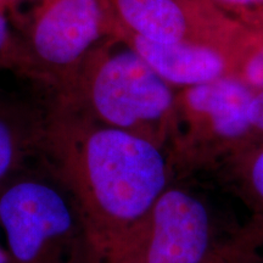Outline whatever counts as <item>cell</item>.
I'll return each instance as SVG.
<instances>
[{
	"instance_id": "obj_1",
	"label": "cell",
	"mask_w": 263,
	"mask_h": 263,
	"mask_svg": "<svg viewBox=\"0 0 263 263\" xmlns=\"http://www.w3.org/2000/svg\"><path fill=\"white\" fill-rule=\"evenodd\" d=\"M42 162L80 207L93 263H107L174 179L167 149L54 101L47 106Z\"/></svg>"
},
{
	"instance_id": "obj_2",
	"label": "cell",
	"mask_w": 263,
	"mask_h": 263,
	"mask_svg": "<svg viewBox=\"0 0 263 263\" xmlns=\"http://www.w3.org/2000/svg\"><path fill=\"white\" fill-rule=\"evenodd\" d=\"M51 101L164 149L170 141L172 88L129 45L110 52L94 49Z\"/></svg>"
},
{
	"instance_id": "obj_3",
	"label": "cell",
	"mask_w": 263,
	"mask_h": 263,
	"mask_svg": "<svg viewBox=\"0 0 263 263\" xmlns=\"http://www.w3.org/2000/svg\"><path fill=\"white\" fill-rule=\"evenodd\" d=\"M255 240L262 224H226L205 192L173 179L107 263H212Z\"/></svg>"
},
{
	"instance_id": "obj_4",
	"label": "cell",
	"mask_w": 263,
	"mask_h": 263,
	"mask_svg": "<svg viewBox=\"0 0 263 263\" xmlns=\"http://www.w3.org/2000/svg\"><path fill=\"white\" fill-rule=\"evenodd\" d=\"M9 263H93L80 207L44 162L0 184Z\"/></svg>"
},
{
	"instance_id": "obj_5",
	"label": "cell",
	"mask_w": 263,
	"mask_h": 263,
	"mask_svg": "<svg viewBox=\"0 0 263 263\" xmlns=\"http://www.w3.org/2000/svg\"><path fill=\"white\" fill-rule=\"evenodd\" d=\"M255 91L241 80L219 77L176 98L168 151L174 179L218 171L254 144L250 107Z\"/></svg>"
},
{
	"instance_id": "obj_6",
	"label": "cell",
	"mask_w": 263,
	"mask_h": 263,
	"mask_svg": "<svg viewBox=\"0 0 263 263\" xmlns=\"http://www.w3.org/2000/svg\"><path fill=\"white\" fill-rule=\"evenodd\" d=\"M107 28L104 0H42L29 31L28 52L34 70L54 76L55 89L60 90Z\"/></svg>"
},
{
	"instance_id": "obj_7",
	"label": "cell",
	"mask_w": 263,
	"mask_h": 263,
	"mask_svg": "<svg viewBox=\"0 0 263 263\" xmlns=\"http://www.w3.org/2000/svg\"><path fill=\"white\" fill-rule=\"evenodd\" d=\"M128 45L170 85L195 87L223 77L224 58L215 49L186 42L157 43L122 32Z\"/></svg>"
},
{
	"instance_id": "obj_8",
	"label": "cell",
	"mask_w": 263,
	"mask_h": 263,
	"mask_svg": "<svg viewBox=\"0 0 263 263\" xmlns=\"http://www.w3.org/2000/svg\"><path fill=\"white\" fill-rule=\"evenodd\" d=\"M47 107L35 108L0 91V184L42 160Z\"/></svg>"
},
{
	"instance_id": "obj_9",
	"label": "cell",
	"mask_w": 263,
	"mask_h": 263,
	"mask_svg": "<svg viewBox=\"0 0 263 263\" xmlns=\"http://www.w3.org/2000/svg\"><path fill=\"white\" fill-rule=\"evenodd\" d=\"M123 32L157 43L184 41L188 20L176 0H112Z\"/></svg>"
},
{
	"instance_id": "obj_10",
	"label": "cell",
	"mask_w": 263,
	"mask_h": 263,
	"mask_svg": "<svg viewBox=\"0 0 263 263\" xmlns=\"http://www.w3.org/2000/svg\"><path fill=\"white\" fill-rule=\"evenodd\" d=\"M217 172L222 188L244 202L252 221L263 224V143L246 147Z\"/></svg>"
},
{
	"instance_id": "obj_11",
	"label": "cell",
	"mask_w": 263,
	"mask_h": 263,
	"mask_svg": "<svg viewBox=\"0 0 263 263\" xmlns=\"http://www.w3.org/2000/svg\"><path fill=\"white\" fill-rule=\"evenodd\" d=\"M35 72L27 47H22L9 28L4 10L0 8V68Z\"/></svg>"
},
{
	"instance_id": "obj_12",
	"label": "cell",
	"mask_w": 263,
	"mask_h": 263,
	"mask_svg": "<svg viewBox=\"0 0 263 263\" xmlns=\"http://www.w3.org/2000/svg\"><path fill=\"white\" fill-rule=\"evenodd\" d=\"M242 82L255 89H263V45L245 62ZM256 90V91H257Z\"/></svg>"
},
{
	"instance_id": "obj_13",
	"label": "cell",
	"mask_w": 263,
	"mask_h": 263,
	"mask_svg": "<svg viewBox=\"0 0 263 263\" xmlns=\"http://www.w3.org/2000/svg\"><path fill=\"white\" fill-rule=\"evenodd\" d=\"M263 246L261 240L250 241L248 244L241 245L240 248L233 250L232 252L218 258L212 263H256L257 262V254Z\"/></svg>"
},
{
	"instance_id": "obj_14",
	"label": "cell",
	"mask_w": 263,
	"mask_h": 263,
	"mask_svg": "<svg viewBox=\"0 0 263 263\" xmlns=\"http://www.w3.org/2000/svg\"><path fill=\"white\" fill-rule=\"evenodd\" d=\"M250 122H251L254 144L263 143V89L255 91L250 107Z\"/></svg>"
},
{
	"instance_id": "obj_15",
	"label": "cell",
	"mask_w": 263,
	"mask_h": 263,
	"mask_svg": "<svg viewBox=\"0 0 263 263\" xmlns=\"http://www.w3.org/2000/svg\"><path fill=\"white\" fill-rule=\"evenodd\" d=\"M218 2L230 6H235V8H248V6L263 4V0H218Z\"/></svg>"
},
{
	"instance_id": "obj_16",
	"label": "cell",
	"mask_w": 263,
	"mask_h": 263,
	"mask_svg": "<svg viewBox=\"0 0 263 263\" xmlns=\"http://www.w3.org/2000/svg\"><path fill=\"white\" fill-rule=\"evenodd\" d=\"M24 2V0H0V5H2V8L5 10V8H10V6H14L16 4H18V3Z\"/></svg>"
},
{
	"instance_id": "obj_17",
	"label": "cell",
	"mask_w": 263,
	"mask_h": 263,
	"mask_svg": "<svg viewBox=\"0 0 263 263\" xmlns=\"http://www.w3.org/2000/svg\"><path fill=\"white\" fill-rule=\"evenodd\" d=\"M0 263H9V257L6 254V250L0 246Z\"/></svg>"
},
{
	"instance_id": "obj_18",
	"label": "cell",
	"mask_w": 263,
	"mask_h": 263,
	"mask_svg": "<svg viewBox=\"0 0 263 263\" xmlns=\"http://www.w3.org/2000/svg\"><path fill=\"white\" fill-rule=\"evenodd\" d=\"M0 8H2V5H0ZM3 9V8H2ZM3 10H4V9H3Z\"/></svg>"
}]
</instances>
